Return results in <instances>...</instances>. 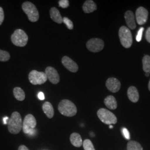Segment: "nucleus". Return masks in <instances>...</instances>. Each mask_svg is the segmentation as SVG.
Here are the masks:
<instances>
[{
  "label": "nucleus",
  "instance_id": "13",
  "mask_svg": "<svg viewBox=\"0 0 150 150\" xmlns=\"http://www.w3.org/2000/svg\"><path fill=\"white\" fill-rule=\"evenodd\" d=\"M106 86L109 91L113 93H116L120 90L121 88V83L117 79L111 77L108 79L106 81Z\"/></svg>",
  "mask_w": 150,
  "mask_h": 150
},
{
  "label": "nucleus",
  "instance_id": "23",
  "mask_svg": "<svg viewBox=\"0 0 150 150\" xmlns=\"http://www.w3.org/2000/svg\"><path fill=\"white\" fill-rule=\"evenodd\" d=\"M143 70L145 73H148L150 71V56L146 55L142 59Z\"/></svg>",
  "mask_w": 150,
  "mask_h": 150
},
{
  "label": "nucleus",
  "instance_id": "22",
  "mask_svg": "<svg viewBox=\"0 0 150 150\" xmlns=\"http://www.w3.org/2000/svg\"><path fill=\"white\" fill-rule=\"evenodd\" d=\"M127 150H143L141 145L137 141H130L127 145Z\"/></svg>",
  "mask_w": 150,
  "mask_h": 150
},
{
  "label": "nucleus",
  "instance_id": "37",
  "mask_svg": "<svg viewBox=\"0 0 150 150\" xmlns=\"http://www.w3.org/2000/svg\"><path fill=\"white\" fill-rule=\"evenodd\" d=\"M113 127H112V125H110V128H111V129H112V128Z\"/></svg>",
  "mask_w": 150,
  "mask_h": 150
},
{
  "label": "nucleus",
  "instance_id": "35",
  "mask_svg": "<svg viewBox=\"0 0 150 150\" xmlns=\"http://www.w3.org/2000/svg\"><path fill=\"white\" fill-rule=\"evenodd\" d=\"M145 75H146V76H147V77H148V76L150 75V74H149V73H146V74H145Z\"/></svg>",
  "mask_w": 150,
  "mask_h": 150
},
{
  "label": "nucleus",
  "instance_id": "6",
  "mask_svg": "<svg viewBox=\"0 0 150 150\" xmlns=\"http://www.w3.org/2000/svg\"><path fill=\"white\" fill-rule=\"evenodd\" d=\"M97 116L102 122L106 125L116 124L117 122L116 116L112 112L105 108H100L97 111Z\"/></svg>",
  "mask_w": 150,
  "mask_h": 150
},
{
  "label": "nucleus",
  "instance_id": "11",
  "mask_svg": "<svg viewBox=\"0 0 150 150\" xmlns=\"http://www.w3.org/2000/svg\"><path fill=\"white\" fill-rule=\"evenodd\" d=\"M45 73L46 74L47 79H48L50 82H51L52 83L56 85L59 82V75L57 70L54 69V67L48 66L46 69Z\"/></svg>",
  "mask_w": 150,
  "mask_h": 150
},
{
  "label": "nucleus",
  "instance_id": "19",
  "mask_svg": "<svg viewBox=\"0 0 150 150\" xmlns=\"http://www.w3.org/2000/svg\"><path fill=\"white\" fill-rule=\"evenodd\" d=\"M70 141L71 144L76 147H80L82 144V139L80 134L76 132H74L70 136Z\"/></svg>",
  "mask_w": 150,
  "mask_h": 150
},
{
  "label": "nucleus",
  "instance_id": "34",
  "mask_svg": "<svg viewBox=\"0 0 150 150\" xmlns=\"http://www.w3.org/2000/svg\"><path fill=\"white\" fill-rule=\"evenodd\" d=\"M8 121H9V118L8 117H5L4 118H3V122L5 125L7 124Z\"/></svg>",
  "mask_w": 150,
  "mask_h": 150
},
{
  "label": "nucleus",
  "instance_id": "33",
  "mask_svg": "<svg viewBox=\"0 0 150 150\" xmlns=\"http://www.w3.org/2000/svg\"><path fill=\"white\" fill-rule=\"evenodd\" d=\"M18 150H29L27 147L25 145H21L18 147Z\"/></svg>",
  "mask_w": 150,
  "mask_h": 150
},
{
  "label": "nucleus",
  "instance_id": "4",
  "mask_svg": "<svg viewBox=\"0 0 150 150\" xmlns=\"http://www.w3.org/2000/svg\"><path fill=\"white\" fill-rule=\"evenodd\" d=\"M11 41L18 47H24L27 45L28 38L27 34L21 29H17L11 36Z\"/></svg>",
  "mask_w": 150,
  "mask_h": 150
},
{
  "label": "nucleus",
  "instance_id": "12",
  "mask_svg": "<svg viewBox=\"0 0 150 150\" xmlns=\"http://www.w3.org/2000/svg\"><path fill=\"white\" fill-rule=\"evenodd\" d=\"M62 64L66 69L72 72H76L79 70L78 64L68 56H64L62 57Z\"/></svg>",
  "mask_w": 150,
  "mask_h": 150
},
{
  "label": "nucleus",
  "instance_id": "17",
  "mask_svg": "<svg viewBox=\"0 0 150 150\" xmlns=\"http://www.w3.org/2000/svg\"><path fill=\"white\" fill-rule=\"evenodd\" d=\"M83 10L84 11V12L87 13H89L93 12V11H95L97 10L96 4H95V2L92 0H87L86 1L82 7Z\"/></svg>",
  "mask_w": 150,
  "mask_h": 150
},
{
  "label": "nucleus",
  "instance_id": "16",
  "mask_svg": "<svg viewBox=\"0 0 150 150\" xmlns=\"http://www.w3.org/2000/svg\"><path fill=\"white\" fill-rule=\"evenodd\" d=\"M50 17L54 22L61 24L63 22V18L60 14L59 10L56 7H52L50 11Z\"/></svg>",
  "mask_w": 150,
  "mask_h": 150
},
{
  "label": "nucleus",
  "instance_id": "29",
  "mask_svg": "<svg viewBox=\"0 0 150 150\" xmlns=\"http://www.w3.org/2000/svg\"><path fill=\"white\" fill-rule=\"evenodd\" d=\"M4 17H5V15H4V10L2 7H0V26L1 25H2V23L4 22Z\"/></svg>",
  "mask_w": 150,
  "mask_h": 150
},
{
  "label": "nucleus",
  "instance_id": "15",
  "mask_svg": "<svg viewBox=\"0 0 150 150\" xmlns=\"http://www.w3.org/2000/svg\"><path fill=\"white\" fill-rule=\"evenodd\" d=\"M127 96L131 102H138L139 100V93L137 88L134 86H130L127 90Z\"/></svg>",
  "mask_w": 150,
  "mask_h": 150
},
{
  "label": "nucleus",
  "instance_id": "10",
  "mask_svg": "<svg viewBox=\"0 0 150 150\" xmlns=\"http://www.w3.org/2000/svg\"><path fill=\"white\" fill-rule=\"evenodd\" d=\"M149 12L143 7H139L136 11V18L139 25H144L147 21Z\"/></svg>",
  "mask_w": 150,
  "mask_h": 150
},
{
  "label": "nucleus",
  "instance_id": "24",
  "mask_svg": "<svg viewBox=\"0 0 150 150\" xmlns=\"http://www.w3.org/2000/svg\"><path fill=\"white\" fill-rule=\"evenodd\" d=\"M83 147L85 150H96L91 140L86 139L83 142Z\"/></svg>",
  "mask_w": 150,
  "mask_h": 150
},
{
  "label": "nucleus",
  "instance_id": "21",
  "mask_svg": "<svg viewBox=\"0 0 150 150\" xmlns=\"http://www.w3.org/2000/svg\"><path fill=\"white\" fill-rule=\"evenodd\" d=\"M13 95L18 101H23L26 97L25 93L21 88L16 87L13 89Z\"/></svg>",
  "mask_w": 150,
  "mask_h": 150
},
{
  "label": "nucleus",
  "instance_id": "1",
  "mask_svg": "<svg viewBox=\"0 0 150 150\" xmlns=\"http://www.w3.org/2000/svg\"><path fill=\"white\" fill-rule=\"evenodd\" d=\"M22 123L23 122L20 113L18 112L12 113L7 123L9 132L12 134H18L22 129Z\"/></svg>",
  "mask_w": 150,
  "mask_h": 150
},
{
  "label": "nucleus",
  "instance_id": "28",
  "mask_svg": "<svg viewBox=\"0 0 150 150\" xmlns=\"http://www.w3.org/2000/svg\"><path fill=\"white\" fill-rule=\"evenodd\" d=\"M144 27H141L139 28V31L137 33V35L136 36V40L137 41L139 42L141 41V40H142V33H143V31H144Z\"/></svg>",
  "mask_w": 150,
  "mask_h": 150
},
{
  "label": "nucleus",
  "instance_id": "18",
  "mask_svg": "<svg viewBox=\"0 0 150 150\" xmlns=\"http://www.w3.org/2000/svg\"><path fill=\"white\" fill-rule=\"evenodd\" d=\"M106 106L110 110H115L117 107V102L115 97L110 95L106 97L104 100Z\"/></svg>",
  "mask_w": 150,
  "mask_h": 150
},
{
  "label": "nucleus",
  "instance_id": "31",
  "mask_svg": "<svg viewBox=\"0 0 150 150\" xmlns=\"http://www.w3.org/2000/svg\"><path fill=\"white\" fill-rule=\"evenodd\" d=\"M146 39L148 42L150 43V27H149L146 32Z\"/></svg>",
  "mask_w": 150,
  "mask_h": 150
},
{
  "label": "nucleus",
  "instance_id": "20",
  "mask_svg": "<svg viewBox=\"0 0 150 150\" xmlns=\"http://www.w3.org/2000/svg\"><path fill=\"white\" fill-rule=\"evenodd\" d=\"M42 110L48 118H52L54 117V107L50 102H45L42 105Z\"/></svg>",
  "mask_w": 150,
  "mask_h": 150
},
{
  "label": "nucleus",
  "instance_id": "27",
  "mask_svg": "<svg viewBox=\"0 0 150 150\" xmlns=\"http://www.w3.org/2000/svg\"><path fill=\"white\" fill-rule=\"evenodd\" d=\"M59 4L61 7L66 8L69 6V1L68 0H60L59 2Z\"/></svg>",
  "mask_w": 150,
  "mask_h": 150
},
{
  "label": "nucleus",
  "instance_id": "8",
  "mask_svg": "<svg viewBox=\"0 0 150 150\" xmlns=\"http://www.w3.org/2000/svg\"><path fill=\"white\" fill-rule=\"evenodd\" d=\"M105 43L103 41L97 38H91L86 43L87 48L92 52H98L104 48Z\"/></svg>",
  "mask_w": 150,
  "mask_h": 150
},
{
  "label": "nucleus",
  "instance_id": "9",
  "mask_svg": "<svg viewBox=\"0 0 150 150\" xmlns=\"http://www.w3.org/2000/svg\"><path fill=\"white\" fill-rule=\"evenodd\" d=\"M36 125L37 122L35 117L31 114H28L25 116L22 123L23 132L26 134H28L31 129H35Z\"/></svg>",
  "mask_w": 150,
  "mask_h": 150
},
{
  "label": "nucleus",
  "instance_id": "32",
  "mask_svg": "<svg viewBox=\"0 0 150 150\" xmlns=\"http://www.w3.org/2000/svg\"><path fill=\"white\" fill-rule=\"evenodd\" d=\"M38 98L40 100H45V95L42 92H40L38 93Z\"/></svg>",
  "mask_w": 150,
  "mask_h": 150
},
{
  "label": "nucleus",
  "instance_id": "25",
  "mask_svg": "<svg viewBox=\"0 0 150 150\" xmlns=\"http://www.w3.org/2000/svg\"><path fill=\"white\" fill-rule=\"evenodd\" d=\"M10 59V54L8 52L0 50V61L6 62L8 61Z\"/></svg>",
  "mask_w": 150,
  "mask_h": 150
},
{
  "label": "nucleus",
  "instance_id": "26",
  "mask_svg": "<svg viewBox=\"0 0 150 150\" xmlns=\"http://www.w3.org/2000/svg\"><path fill=\"white\" fill-rule=\"evenodd\" d=\"M63 22L66 25V26L69 30H72L74 28V24L70 20V19L67 17L63 18Z\"/></svg>",
  "mask_w": 150,
  "mask_h": 150
},
{
  "label": "nucleus",
  "instance_id": "5",
  "mask_svg": "<svg viewBox=\"0 0 150 150\" xmlns=\"http://www.w3.org/2000/svg\"><path fill=\"white\" fill-rule=\"evenodd\" d=\"M22 8L23 12L27 15L28 20L31 22L38 21L39 19V13L36 7L30 2H25Z\"/></svg>",
  "mask_w": 150,
  "mask_h": 150
},
{
  "label": "nucleus",
  "instance_id": "36",
  "mask_svg": "<svg viewBox=\"0 0 150 150\" xmlns=\"http://www.w3.org/2000/svg\"><path fill=\"white\" fill-rule=\"evenodd\" d=\"M149 90L150 91V80L149 81Z\"/></svg>",
  "mask_w": 150,
  "mask_h": 150
},
{
  "label": "nucleus",
  "instance_id": "3",
  "mask_svg": "<svg viewBox=\"0 0 150 150\" xmlns=\"http://www.w3.org/2000/svg\"><path fill=\"white\" fill-rule=\"evenodd\" d=\"M118 36L121 43L125 48H129L132 44L133 39L131 31L126 26L120 27L118 31Z\"/></svg>",
  "mask_w": 150,
  "mask_h": 150
},
{
  "label": "nucleus",
  "instance_id": "7",
  "mask_svg": "<svg viewBox=\"0 0 150 150\" xmlns=\"http://www.w3.org/2000/svg\"><path fill=\"white\" fill-rule=\"evenodd\" d=\"M28 79L32 85H38L45 83L47 81V77L45 72L32 70L28 75Z\"/></svg>",
  "mask_w": 150,
  "mask_h": 150
},
{
  "label": "nucleus",
  "instance_id": "14",
  "mask_svg": "<svg viewBox=\"0 0 150 150\" xmlns=\"http://www.w3.org/2000/svg\"><path fill=\"white\" fill-rule=\"evenodd\" d=\"M125 18L127 25L129 29L134 30L136 28V25L135 22V17L132 11H126L125 14Z\"/></svg>",
  "mask_w": 150,
  "mask_h": 150
},
{
  "label": "nucleus",
  "instance_id": "2",
  "mask_svg": "<svg viewBox=\"0 0 150 150\" xmlns=\"http://www.w3.org/2000/svg\"><path fill=\"white\" fill-rule=\"evenodd\" d=\"M58 110L61 114L67 117H73L77 112L75 104L69 100H63L59 102Z\"/></svg>",
  "mask_w": 150,
  "mask_h": 150
},
{
  "label": "nucleus",
  "instance_id": "30",
  "mask_svg": "<svg viewBox=\"0 0 150 150\" xmlns=\"http://www.w3.org/2000/svg\"><path fill=\"white\" fill-rule=\"evenodd\" d=\"M122 132L124 136L126 139H130V136H129V130L126 128H123L122 129Z\"/></svg>",
  "mask_w": 150,
  "mask_h": 150
}]
</instances>
